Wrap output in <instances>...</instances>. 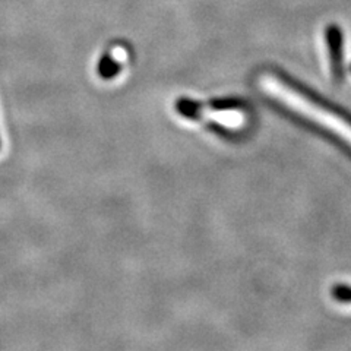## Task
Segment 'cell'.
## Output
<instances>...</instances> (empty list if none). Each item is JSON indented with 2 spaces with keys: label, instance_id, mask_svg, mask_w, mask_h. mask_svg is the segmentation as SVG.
Masks as SVG:
<instances>
[{
  "label": "cell",
  "instance_id": "cell-1",
  "mask_svg": "<svg viewBox=\"0 0 351 351\" xmlns=\"http://www.w3.org/2000/svg\"><path fill=\"white\" fill-rule=\"evenodd\" d=\"M329 41V54H331V72L335 82L343 80V38L341 31L331 27L326 31Z\"/></svg>",
  "mask_w": 351,
  "mask_h": 351
},
{
  "label": "cell",
  "instance_id": "cell-2",
  "mask_svg": "<svg viewBox=\"0 0 351 351\" xmlns=\"http://www.w3.org/2000/svg\"><path fill=\"white\" fill-rule=\"evenodd\" d=\"M119 69L120 66L117 64V62H114L110 56H103L100 64H98V73H100V76L104 80L113 78V76L119 73Z\"/></svg>",
  "mask_w": 351,
  "mask_h": 351
},
{
  "label": "cell",
  "instance_id": "cell-3",
  "mask_svg": "<svg viewBox=\"0 0 351 351\" xmlns=\"http://www.w3.org/2000/svg\"><path fill=\"white\" fill-rule=\"evenodd\" d=\"M334 299L343 303H351V287L348 285H335L332 289Z\"/></svg>",
  "mask_w": 351,
  "mask_h": 351
}]
</instances>
